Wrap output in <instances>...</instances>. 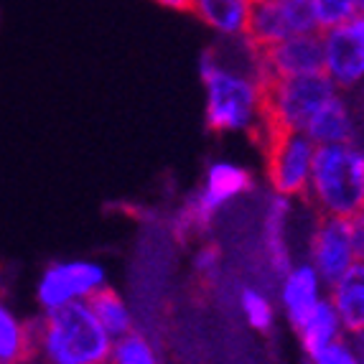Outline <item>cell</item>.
I'll return each mask as SVG.
<instances>
[{
  "instance_id": "cell-26",
  "label": "cell",
  "mask_w": 364,
  "mask_h": 364,
  "mask_svg": "<svg viewBox=\"0 0 364 364\" xmlns=\"http://www.w3.org/2000/svg\"><path fill=\"white\" fill-rule=\"evenodd\" d=\"M166 11H188L191 8V0H153Z\"/></svg>"
},
{
  "instance_id": "cell-12",
  "label": "cell",
  "mask_w": 364,
  "mask_h": 364,
  "mask_svg": "<svg viewBox=\"0 0 364 364\" xmlns=\"http://www.w3.org/2000/svg\"><path fill=\"white\" fill-rule=\"evenodd\" d=\"M306 135L316 146H341V143H362L364 146V115L349 92H336L314 117Z\"/></svg>"
},
{
  "instance_id": "cell-22",
  "label": "cell",
  "mask_w": 364,
  "mask_h": 364,
  "mask_svg": "<svg viewBox=\"0 0 364 364\" xmlns=\"http://www.w3.org/2000/svg\"><path fill=\"white\" fill-rule=\"evenodd\" d=\"M311 13H314L316 28L326 31L334 26L346 23L357 16V0H309Z\"/></svg>"
},
{
  "instance_id": "cell-13",
  "label": "cell",
  "mask_w": 364,
  "mask_h": 364,
  "mask_svg": "<svg viewBox=\"0 0 364 364\" xmlns=\"http://www.w3.org/2000/svg\"><path fill=\"white\" fill-rule=\"evenodd\" d=\"M323 296L326 283L309 260H296L278 278V306L291 326H296Z\"/></svg>"
},
{
  "instance_id": "cell-10",
  "label": "cell",
  "mask_w": 364,
  "mask_h": 364,
  "mask_svg": "<svg viewBox=\"0 0 364 364\" xmlns=\"http://www.w3.org/2000/svg\"><path fill=\"white\" fill-rule=\"evenodd\" d=\"M306 260L316 267V273L321 275L326 286L341 278L357 262L352 235H349V219L316 214L309 245H306Z\"/></svg>"
},
{
  "instance_id": "cell-7",
  "label": "cell",
  "mask_w": 364,
  "mask_h": 364,
  "mask_svg": "<svg viewBox=\"0 0 364 364\" xmlns=\"http://www.w3.org/2000/svg\"><path fill=\"white\" fill-rule=\"evenodd\" d=\"M107 288V270L97 260H56L43 267L41 275L36 278L33 298H36L41 314L56 311L61 306L82 304L97 296L100 291Z\"/></svg>"
},
{
  "instance_id": "cell-18",
  "label": "cell",
  "mask_w": 364,
  "mask_h": 364,
  "mask_svg": "<svg viewBox=\"0 0 364 364\" xmlns=\"http://www.w3.org/2000/svg\"><path fill=\"white\" fill-rule=\"evenodd\" d=\"M33 357V326L0 298V364H23Z\"/></svg>"
},
{
  "instance_id": "cell-3",
  "label": "cell",
  "mask_w": 364,
  "mask_h": 364,
  "mask_svg": "<svg viewBox=\"0 0 364 364\" xmlns=\"http://www.w3.org/2000/svg\"><path fill=\"white\" fill-rule=\"evenodd\" d=\"M306 201L318 217L349 219L364 209V146H318Z\"/></svg>"
},
{
  "instance_id": "cell-20",
  "label": "cell",
  "mask_w": 364,
  "mask_h": 364,
  "mask_svg": "<svg viewBox=\"0 0 364 364\" xmlns=\"http://www.w3.org/2000/svg\"><path fill=\"white\" fill-rule=\"evenodd\" d=\"M237 304H240V314L245 316V321L250 328H255L257 334H270L275 328V318H278V306L262 288L245 286L237 293Z\"/></svg>"
},
{
  "instance_id": "cell-6",
  "label": "cell",
  "mask_w": 364,
  "mask_h": 364,
  "mask_svg": "<svg viewBox=\"0 0 364 364\" xmlns=\"http://www.w3.org/2000/svg\"><path fill=\"white\" fill-rule=\"evenodd\" d=\"M260 138L265 140V171L273 194L306 199L318 146L296 130H265Z\"/></svg>"
},
{
  "instance_id": "cell-27",
  "label": "cell",
  "mask_w": 364,
  "mask_h": 364,
  "mask_svg": "<svg viewBox=\"0 0 364 364\" xmlns=\"http://www.w3.org/2000/svg\"><path fill=\"white\" fill-rule=\"evenodd\" d=\"M354 102H357V107L362 109V115H364V82L354 90Z\"/></svg>"
},
{
  "instance_id": "cell-16",
  "label": "cell",
  "mask_w": 364,
  "mask_h": 364,
  "mask_svg": "<svg viewBox=\"0 0 364 364\" xmlns=\"http://www.w3.org/2000/svg\"><path fill=\"white\" fill-rule=\"evenodd\" d=\"M291 219H293V199L273 194V199H270V204L265 209V219H262V240H265L267 265L275 273V278H280L296 262L291 255V245H288Z\"/></svg>"
},
{
  "instance_id": "cell-25",
  "label": "cell",
  "mask_w": 364,
  "mask_h": 364,
  "mask_svg": "<svg viewBox=\"0 0 364 364\" xmlns=\"http://www.w3.org/2000/svg\"><path fill=\"white\" fill-rule=\"evenodd\" d=\"M349 235H352L357 260H364V209L354 214V217H349Z\"/></svg>"
},
{
  "instance_id": "cell-2",
  "label": "cell",
  "mask_w": 364,
  "mask_h": 364,
  "mask_svg": "<svg viewBox=\"0 0 364 364\" xmlns=\"http://www.w3.org/2000/svg\"><path fill=\"white\" fill-rule=\"evenodd\" d=\"M31 326L33 354L43 364H105L112 352V339L87 301L46 311Z\"/></svg>"
},
{
  "instance_id": "cell-24",
  "label": "cell",
  "mask_w": 364,
  "mask_h": 364,
  "mask_svg": "<svg viewBox=\"0 0 364 364\" xmlns=\"http://www.w3.org/2000/svg\"><path fill=\"white\" fill-rule=\"evenodd\" d=\"M194 270L199 273V278L204 280H214L219 275V270H222V252H219V247H214V245H201L199 250H196V257H194Z\"/></svg>"
},
{
  "instance_id": "cell-5",
  "label": "cell",
  "mask_w": 364,
  "mask_h": 364,
  "mask_svg": "<svg viewBox=\"0 0 364 364\" xmlns=\"http://www.w3.org/2000/svg\"><path fill=\"white\" fill-rule=\"evenodd\" d=\"M334 82L326 74L296 79H267L265 85V130L306 133L311 117L334 97ZM262 130V133H265Z\"/></svg>"
},
{
  "instance_id": "cell-9",
  "label": "cell",
  "mask_w": 364,
  "mask_h": 364,
  "mask_svg": "<svg viewBox=\"0 0 364 364\" xmlns=\"http://www.w3.org/2000/svg\"><path fill=\"white\" fill-rule=\"evenodd\" d=\"M323 74L336 90L354 92L364 82V16L321 31Z\"/></svg>"
},
{
  "instance_id": "cell-28",
  "label": "cell",
  "mask_w": 364,
  "mask_h": 364,
  "mask_svg": "<svg viewBox=\"0 0 364 364\" xmlns=\"http://www.w3.org/2000/svg\"><path fill=\"white\" fill-rule=\"evenodd\" d=\"M357 11H359V16H364V0H357Z\"/></svg>"
},
{
  "instance_id": "cell-23",
  "label": "cell",
  "mask_w": 364,
  "mask_h": 364,
  "mask_svg": "<svg viewBox=\"0 0 364 364\" xmlns=\"http://www.w3.org/2000/svg\"><path fill=\"white\" fill-rule=\"evenodd\" d=\"M309 364H359L357 344L352 336H341L334 344L321 346L318 352L309 354Z\"/></svg>"
},
{
  "instance_id": "cell-1",
  "label": "cell",
  "mask_w": 364,
  "mask_h": 364,
  "mask_svg": "<svg viewBox=\"0 0 364 364\" xmlns=\"http://www.w3.org/2000/svg\"><path fill=\"white\" fill-rule=\"evenodd\" d=\"M204 85V120L217 135H255L265 130V85L262 51L247 38L212 46L199 61Z\"/></svg>"
},
{
  "instance_id": "cell-11",
  "label": "cell",
  "mask_w": 364,
  "mask_h": 364,
  "mask_svg": "<svg viewBox=\"0 0 364 364\" xmlns=\"http://www.w3.org/2000/svg\"><path fill=\"white\" fill-rule=\"evenodd\" d=\"M262 72L267 79H296L323 74L321 31L293 36L262 51Z\"/></svg>"
},
{
  "instance_id": "cell-19",
  "label": "cell",
  "mask_w": 364,
  "mask_h": 364,
  "mask_svg": "<svg viewBox=\"0 0 364 364\" xmlns=\"http://www.w3.org/2000/svg\"><path fill=\"white\" fill-rule=\"evenodd\" d=\"M87 304H90L95 318H97L100 326L107 331V336L112 341L133 331V311H130L128 301H125L120 293L112 291V288L100 291L97 296H92Z\"/></svg>"
},
{
  "instance_id": "cell-17",
  "label": "cell",
  "mask_w": 364,
  "mask_h": 364,
  "mask_svg": "<svg viewBox=\"0 0 364 364\" xmlns=\"http://www.w3.org/2000/svg\"><path fill=\"white\" fill-rule=\"evenodd\" d=\"M293 331H296L298 344H301V349H304L306 357L314 354V352H318L321 346L334 344L336 339L346 336L344 326H341L339 314H336V309L331 306L328 296H323L321 301H318V304H316L314 309H311L309 314H306L304 318L293 326Z\"/></svg>"
},
{
  "instance_id": "cell-8",
  "label": "cell",
  "mask_w": 364,
  "mask_h": 364,
  "mask_svg": "<svg viewBox=\"0 0 364 364\" xmlns=\"http://www.w3.org/2000/svg\"><path fill=\"white\" fill-rule=\"evenodd\" d=\"M316 21L309 0H255L247 26V41L265 51L293 36L314 33Z\"/></svg>"
},
{
  "instance_id": "cell-29",
  "label": "cell",
  "mask_w": 364,
  "mask_h": 364,
  "mask_svg": "<svg viewBox=\"0 0 364 364\" xmlns=\"http://www.w3.org/2000/svg\"><path fill=\"white\" fill-rule=\"evenodd\" d=\"M105 364H107V362H105Z\"/></svg>"
},
{
  "instance_id": "cell-4",
  "label": "cell",
  "mask_w": 364,
  "mask_h": 364,
  "mask_svg": "<svg viewBox=\"0 0 364 364\" xmlns=\"http://www.w3.org/2000/svg\"><path fill=\"white\" fill-rule=\"evenodd\" d=\"M255 188V176L247 166L219 158L204 171V181L188 196L181 209L178 225L183 227V235H201L212 227V222L225 212L237 199L247 196Z\"/></svg>"
},
{
  "instance_id": "cell-21",
  "label": "cell",
  "mask_w": 364,
  "mask_h": 364,
  "mask_svg": "<svg viewBox=\"0 0 364 364\" xmlns=\"http://www.w3.org/2000/svg\"><path fill=\"white\" fill-rule=\"evenodd\" d=\"M107 364H161V359H158L153 341L133 328L130 334L112 341V352H109Z\"/></svg>"
},
{
  "instance_id": "cell-15",
  "label": "cell",
  "mask_w": 364,
  "mask_h": 364,
  "mask_svg": "<svg viewBox=\"0 0 364 364\" xmlns=\"http://www.w3.org/2000/svg\"><path fill=\"white\" fill-rule=\"evenodd\" d=\"M326 296L336 309L344 334L357 339L364 334V260H357L341 278L326 286Z\"/></svg>"
},
{
  "instance_id": "cell-14",
  "label": "cell",
  "mask_w": 364,
  "mask_h": 364,
  "mask_svg": "<svg viewBox=\"0 0 364 364\" xmlns=\"http://www.w3.org/2000/svg\"><path fill=\"white\" fill-rule=\"evenodd\" d=\"M255 0H191L188 11L222 41L247 38Z\"/></svg>"
}]
</instances>
